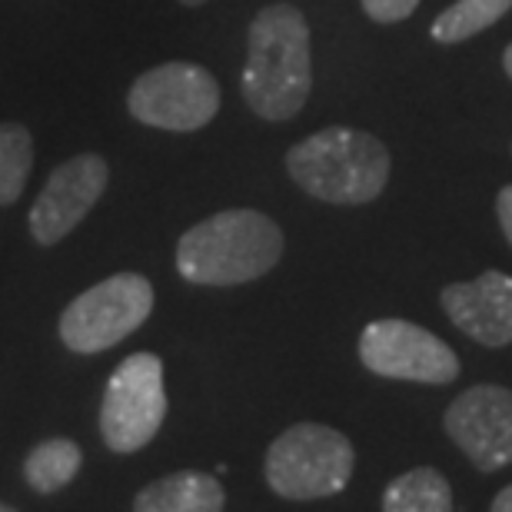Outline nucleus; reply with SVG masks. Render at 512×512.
Masks as SVG:
<instances>
[{"label": "nucleus", "instance_id": "7", "mask_svg": "<svg viewBox=\"0 0 512 512\" xmlns=\"http://www.w3.org/2000/svg\"><path fill=\"white\" fill-rule=\"evenodd\" d=\"M130 114L147 127L190 133L207 127L220 110L217 77L197 64H160L133 80L127 94Z\"/></svg>", "mask_w": 512, "mask_h": 512}, {"label": "nucleus", "instance_id": "15", "mask_svg": "<svg viewBox=\"0 0 512 512\" xmlns=\"http://www.w3.org/2000/svg\"><path fill=\"white\" fill-rule=\"evenodd\" d=\"M512 0H456L433 20V37L439 44H459V40L493 27L499 17L509 14Z\"/></svg>", "mask_w": 512, "mask_h": 512}, {"label": "nucleus", "instance_id": "9", "mask_svg": "<svg viewBox=\"0 0 512 512\" xmlns=\"http://www.w3.org/2000/svg\"><path fill=\"white\" fill-rule=\"evenodd\" d=\"M446 433L483 473L512 463V389L469 386L446 409Z\"/></svg>", "mask_w": 512, "mask_h": 512}, {"label": "nucleus", "instance_id": "17", "mask_svg": "<svg viewBox=\"0 0 512 512\" xmlns=\"http://www.w3.org/2000/svg\"><path fill=\"white\" fill-rule=\"evenodd\" d=\"M419 7V0H363V10L376 24H399Z\"/></svg>", "mask_w": 512, "mask_h": 512}, {"label": "nucleus", "instance_id": "1", "mask_svg": "<svg viewBox=\"0 0 512 512\" xmlns=\"http://www.w3.org/2000/svg\"><path fill=\"white\" fill-rule=\"evenodd\" d=\"M243 67V100L263 120H290L313 87L310 24L293 4L263 7L253 17Z\"/></svg>", "mask_w": 512, "mask_h": 512}, {"label": "nucleus", "instance_id": "10", "mask_svg": "<svg viewBox=\"0 0 512 512\" xmlns=\"http://www.w3.org/2000/svg\"><path fill=\"white\" fill-rule=\"evenodd\" d=\"M107 180V160L97 153H80L60 163L30 207V233L40 247H54L70 230L80 227V220L104 197Z\"/></svg>", "mask_w": 512, "mask_h": 512}, {"label": "nucleus", "instance_id": "19", "mask_svg": "<svg viewBox=\"0 0 512 512\" xmlns=\"http://www.w3.org/2000/svg\"><path fill=\"white\" fill-rule=\"evenodd\" d=\"M493 512H512V483L493 499Z\"/></svg>", "mask_w": 512, "mask_h": 512}, {"label": "nucleus", "instance_id": "12", "mask_svg": "<svg viewBox=\"0 0 512 512\" xmlns=\"http://www.w3.org/2000/svg\"><path fill=\"white\" fill-rule=\"evenodd\" d=\"M227 496L210 473H173L143 486L133 499V512H223Z\"/></svg>", "mask_w": 512, "mask_h": 512}, {"label": "nucleus", "instance_id": "16", "mask_svg": "<svg viewBox=\"0 0 512 512\" xmlns=\"http://www.w3.org/2000/svg\"><path fill=\"white\" fill-rule=\"evenodd\" d=\"M34 167V137L20 124H0V207L24 193Z\"/></svg>", "mask_w": 512, "mask_h": 512}, {"label": "nucleus", "instance_id": "13", "mask_svg": "<svg viewBox=\"0 0 512 512\" xmlns=\"http://www.w3.org/2000/svg\"><path fill=\"white\" fill-rule=\"evenodd\" d=\"M383 512H453V486L433 466L409 469L386 486Z\"/></svg>", "mask_w": 512, "mask_h": 512}, {"label": "nucleus", "instance_id": "20", "mask_svg": "<svg viewBox=\"0 0 512 512\" xmlns=\"http://www.w3.org/2000/svg\"><path fill=\"white\" fill-rule=\"evenodd\" d=\"M503 64H506V74L512 77V44L506 47V54H503Z\"/></svg>", "mask_w": 512, "mask_h": 512}, {"label": "nucleus", "instance_id": "14", "mask_svg": "<svg viewBox=\"0 0 512 512\" xmlns=\"http://www.w3.org/2000/svg\"><path fill=\"white\" fill-rule=\"evenodd\" d=\"M80 463H84V453H80L74 439H44L27 453L24 479L34 493L50 496L60 493L80 473Z\"/></svg>", "mask_w": 512, "mask_h": 512}, {"label": "nucleus", "instance_id": "2", "mask_svg": "<svg viewBox=\"0 0 512 512\" xmlns=\"http://www.w3.org/2000/svg\"><path fill=\"white\" fill-rule=\"evenodd\" d=\"M283 256V230L260 210H223L177 243V270L200 286H237L270 273Z\"/></svg>", "mask_w": 512, "mask_h": 512}, {"label": "nucleus", "instance_id": "5", "mask_svg": "<svg viewBox=\"0 0 512 512\" xmlns=\"http://www.w3.org/2000/svg\"><path fill=\"white\" fill-rule=\"evenodd\" d=\"M153 286L140 273H117L90 286L60 316V340L74 353H104L147 323Z\"/></svg>", "mask_w": 512, "mask_h": 512}, {"label": "nucleus", "instance_id": "22", "mask_svg": "<svg viewBox=\"0 0 512 512\" xmlns=\"http://www.w3.org/2000/svg\"><path fill=\"white\" fill-rule=\"evenodd\" d=\"M0 512H17L14 506H7V503H0Z\"/></svg>", "mask_w": 512, "mask_h": 512}, {"label": "nucleus", "instance_id": "3", "mask_svg": "<svg viewBox=\"0 0 512 512\" xmlns=\"http://www.w3.org/2000/svg\"><path fill=\"white\" fill-rule=\"evenodd\" d=\"M286 170L310 197L360 207L383 193L389 180V153L363 130L326 127L286 153Z\"/></svg>", "mask_w": 512, "mask_h": 512}, {"label": "nucleus", "instance_id": "18", "mask_svg": "<svg viewBox=\"0 0 512 512\" xmlns=\"http://www.w3.org/2000/svg\"><path fill=\"white\" fill-rule=\"evenodd\" d=\"M496 213H499V227H503L506 233V240L512 243V183L509 187L499 193V200H496Z\"/></svg>", "mask_w": 512, "mask_h": 512}, {"label": "nucleus", "instance_id": "4", "mask_svg": "<svg viewBox=\"0 0 512 512\" xmlns=\"http://www.w3.org/2000/svg\"><path fill=\"white\" fill-rule=\"evenodd\" d=\"M356 453L340 429L323 423H296L266 449V483L276 496L306 503L343 493L353 476Z\"/></svg>", "mask_w": 512, "mask_h": 512}, {"label": "nucleus", "instance_id": "11", "mask_svg": "<svg viewBox=\"0 0 512 512\" xmlns=\"http://www.w3.org/2000/svg\"><path fill=\"white\" fill-rule=\"evenodd\" d=\"M443 310L469 340L483 346L512 343V276L486 270L469 283H453L443 290Z\"/></svg>", "mask_w": 512, "mask_h": 512}, {"label": "nucleus", "instance_id": "21", "mask_svg": "<svg viewBox=\"0 0 512 512\" xmlns=\"http://www.w3.org/2000/svg\"><path fill=\"white\" fill-rule=\"evenodd\" d=\"M183 7H200V4H207V0H180Z\"/></svg>", "mask_w": 512, "mask_h": 512}, {"label": "nucleus", "instance_id": "8", "mask_svg": "<svg viewBox=\"0 0 512 512\" xmlns=\"http://www.w3.org/2000/svg\"><path fill=\"white\" fill-rule=\"evenodd\" d=\"M360 360L370 373L409 383H453L459 356L439 336L409 320H376L360 336Z\"/></svg>", "mask_w": 512, "mask_h": 512}, {"label": "nucleus", "instance_id": "6", "mask_svg": "<svg viewBox=\"0 0 512 512\" xmlns=\"http://www.w3.org/2000/svg\"><path fill=\"white\" fill-rule=\"evenodd\" d=\"M167 416L163 363L153 353H133L117 366L100 403V436L114 453H137L157 436Z\"/></svg>", "mask_w": 512, "mask_h": 512}]
</instances>
